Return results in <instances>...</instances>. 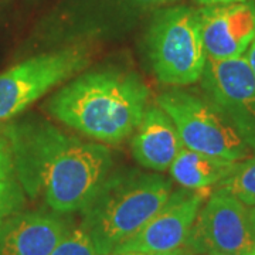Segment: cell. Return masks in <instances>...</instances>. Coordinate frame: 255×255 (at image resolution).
<instances>
[{
  "instance_id": "obj_1",
  "label": "cell",
  "mask_w": 255,
  "mask_h": 255,
  "mask_svg": "<svg viewBox=\"0 0 255 255\" xmlns=\"http://www.w3.org/2000/svg\"><path fill=\"white\" fill-rule=\"evenodd\" d=\"M3 133L26 194H43L57 214L81 211L112 167L107 146L82 142L44 119L3 125Z\"/></svg>"
},
{
  "instance_id": "obj_2",
  "label": "cell",
  "mask_w": 255,
  "mask_h": 255,
  "mask_svg": "<svg viewBox=\"0 0 255 255\" xmlns=\"http://www.w3.org/2000/svg\"><path fill=\"white\" fill-rule=\"evenodd\" d=\"M149 88L135 73L95 70L57 91L46 110L95 140L118 143L132 135L147 108Z\"/></svg>"
},
{
  "instance_id": "obj_3",
  "label": "cell",
  "mask_w": 255,
  "mask_h": 255,
  "mask_svg": "<svg viewBox=\"0 0 255 255\" xmlns=\"http://www.w3.org/2000/svg\"><path fill=\"white\" fill-rule=\"evenodd\" d=\"M172 191V183L159 174H108L81 210L80 227L101 255H111L145 227Z\"/></svg>"
},
{
  "instance_id": "obj_4",
  "label": "cell",
  "mask_w": 255,
  "mask_h": 255,
  "mask_svg": "<svg viewBox=\"0 0 255 255\" xmlns=\"http://www.w3.org/2000/svg\"><path fill=\"white\" fill-rule=\"evenodd\" d=\"M146 44L153 71L162 84L183 87L201 80L207 53L201 36L200 10L179 6L157 13Z\"/></svg>"
},
{
  "instance_id": "obj_5",
  "label": "cell",
  "mask_w": 255,
  "mask_h": 255,
  "mask_svg": "<svg viewBox=\"0 0 255 255\" xmlns=\"http://www.w3.org/2000/svg\"><path fill=\"white\" fill-rule=\"evenodd\" d=\"M157 107L173 121L184 147L233 162L253 156L251 147L210 101L173 88L157 97Z\"/></svg>"
},
{
  "instance_id": "obj_6",
  "label": "cell",
  "mask_w": 255,
  "mask_h": 255,
  "mask_svg": "<svg viewBox=\"0 0 255 255\" xmlns=\"http://www.w3.org/2000/svg\"><path fill=\"white\" fill-rule=\"evenodd\" d=\"M91 63L85 46L34 55L0 74V122H7L27 110L57 85L81 73Z\"/></svg>"
},
{
  "instance_id": "obj_7",
  "label": "cell",
  "mask_w": 255,
  "mask_h": 255,
  "mask_svg": "<svg viewBox=\"0 0 255 255\" xmlns=\"http://www.w3.org/2000/svg\"><path fill=\"white\" fill-rule=\"evenodd\" d=\"M186 247L193 255H250L255 248L250 209L217 187L201 206Z\"/></svg>"
},
{
  "instance_id": "obj_8",
  "label": "cell",
  "mask_w": 255,
  "mask_h": 255,
  "mask_svg": "<svg viewBox=\"0 0 255 255\" xmlns=\"http://www.w3.org/2000/svg\"><path fill=\"white\" fill-rule=\"evenodd\" d=\"M201 84L210 102L255 152V77L246 57L207 58Z\"/></svg>"
},
{
  "instance_id": "obj_9",
  "label": "cell",
  "mask_w": 255,
  "mask_h": 255,
  "mask_svg": "<svg viewBox=\"0 0 255 255\" xmlns=\"http://www.w3.org/2000/svg\"><path fill=\"white\" fill-rule=\"evenodd\" d=\"M211 189L172 191L169 199L159 209L145 227L127 243L119 246L118 253H169L186 246L193 224L201 206L209 199Z\"/></svg>"
},
{
  "instance_id": "obj_10",
  "label": "cell",
  "mask_w": 255,
  "mask_h": 255,
  "mask_svg": "<svg viewBox=\"0 0 255 255\" xmlns=\"http://www.w3.org/2000/svg\"><path fill=\"white\" fill-rule=\"evenodd\" d=\"M200 21L209 60L243 57L255 38V3L250 0L203 7Z\"/></svg>"
},
{
  "instance_id": "obj_11",
  "label": "cell",
  "mask_w": 255,
  "mask_h": 255,
  "mask_svg": "<svg viewBox=\"0 0 255 255\" xmlns=\"http://www.w3.org/2000/svg\"><path fill=\"white\" fill-rule=\"evenodd\" d=\"M70 230L58 214L20 211L0 223V255H51Z\"/></svg>"
},
{
  "instance_id": "obj_12",
  "label": "cell",
  "mask_w": 255,
  "mask_h": 255,
  "mask_svg": "<svg viewBox=\"0 0 255 255\" xmlns=\"http://www.w3.org/2000/svg\"><path fill=\"white\" fill-rule=\"evenodd\" d=\"M130 146L132 155L142 167L163 172L173 163L183 143L173 121L156 105L146 108Z\"/></svg>"
},
{
  "instance_id": "obj_13",
  "label": "cell",
  "mask_w": 255,
  "mask_h": 255,
  "mask_svg": "<svg viewBox=\"0 0 255 255\" xmlns=\"http://www.w3.org/2000/svg\"><path fill=\"white\" fill-rule=\"evenodd\" d=\"M237 162L194 152L183 146L169 170L184 189L201 190L219 186L234 170Z\"/></svg>"
},
{
  "instance_id": "obj_14",
  "label": "cell",
  "mask_w": 255,
  "mask_h": 255,
  "mask_svg": "<svg viewBox=\"0 0 255 255\" xmlns=\"http://www.w3.org/2000/svg\"><path fill=\"white\" fill-rule=\"evenodd\" d=\"M26 206V191L18 179L9 140L0 128V223Z\"/></svg>"
},
{
  "instance_id": "obj_15",
  "label": "cell",
  "mask_w": 255,
  "mask_h": 255,
  "mask_svg": "<svg viewBox=\"0 0 255 255\" xmlns=\"http://www.w3.org/2000/svg\"><path fill=\"white\" fill-rule=\"evenodd\" d=\"M217 187L224 189L247 207L255 206V155L237 162L234 170Z\"/></svg>"
},
{
  "instance_id": "obj_16",
  "label": "cell",
  "mask_w": 255,
  "mask_h": 255,
  "mask_svg": "<svg viewBox=\"0 0 255 255\" xmlns=\"http://www.w3.org/2000/svg\"><path fill=\"white\" fill-rule=\"evenodd\" d=\"M51 255H101L80 226L71 228Z\"/></svg>"
},
{
  "instance_id": "obj_17",
  "label": "cell",
  "mask_w": 255,
  "mask_h": 255,
  "mask_svg": "<svg viewBox=\"0 0 255 255\" xmlns=\"http://www.w3.org/2000/svg\"><path fill=\"white\" fill-rule=\"evenodd\" d=\"M111 255H193L190 251L187 250H174V251H169V253H118V254H111Z\"/></svg>"
},
{
  "instance_id": "obj_18",
  "label": "cell",
  "mask_w": 255,
  "mask_h": 255,
  "mask_svg": "<svg viewBox=\"0 0 255 255\" xmlns=\"http://www.w3.org/2000/svg\"><path fill=\"white\" fill-rule=\"evenodd\" d=\"M199 4H203L204 7L207 6H223V4H233V3H243L250 0H196Z\"/></svg>"
},
{
  "instance_id": "obj_19",
  "label": "cell",
  "mask_w": 255,
  "mask_h": 255,
  "mask_svg": "<svg viewBox=\"0 0 255 255\" xmlns=\"http://www.w3.org/2000/svg\"><path fill=\"white\" fill-rule=\"evenodd\" d=\"M247 61L250 64V68H251V71L254 74L255 77V38L253 40V43H251V46L248 47V50H247V55H246Z\"/></svg>"
},
{
  "instance_id": "obj_20",
  "label": "cell",
  "mask_w": 255,
  "mask_h": 255,
  "mask_svg": "<svg viewBox=\"0 0 255 255\" xmlns=\"http://www.w3.org/2000/svg\"><path fill=\"white\" fill-rule=\"evenodd\" d=\"M139 4H143V6H149V4H157V3H163L166 0H135Z\"/></svg>"
},
{
  "instance_id": "obj_21",
  "label": "cell",
  "mask_w": 255,
  "mask_h": 255,
  "mask_svg": "<svg viewBox=\"0 0 255 255\" xmlns=\"http://www.w3.org/2000/svg\"><path fill=\"white\" fill-rule=\"evenodd\" d=\"M250 217H251V223H253V227H254L255 231V206L250 207Z\"/></svg>"
},
{
  "instance_id": "obj_22",
  "label": "cell",
  "mask_w": 255,
  "mask_h": 255,
  "mask_svg": "<svg viewBox=\"0 0 255 255\" xmlns=\"http://www.w3.org/2000/svg\"><path fill=\"white\" fill-rule=\"evenodd\" d=\"M250 255H255V248H254V250H253V253H251V254H250Z\"/></svg>"
},
{
  "instance_id": "obj_23",
  "label": "cell",
  "mask_w": 255,
  "mask_h": 255,
  "mask_svg": "<svg viewBox=\"0 0 255 255\" xmlns=\"http://www.w3.org/2000/svg\"><path fill=\"white\" fill-rule=\"evenodd\" d=\"M207 255H223V254H207Z\"/></svg>"
},
{
  "instance_id": "obj_24",
  "label": "cell",
  "mask_w": 255,
  "mask_h": 255,
  "mask_svg": "<svg viewBox=\"0 0 255 255\" xmlns=\"http://www.w3.org/2000/svg\"><path fill=\"white\" fill-rule=\"evenodd\" d=\"M0 128H1V125H0Z\"/></svg>"
}]
</instances>
